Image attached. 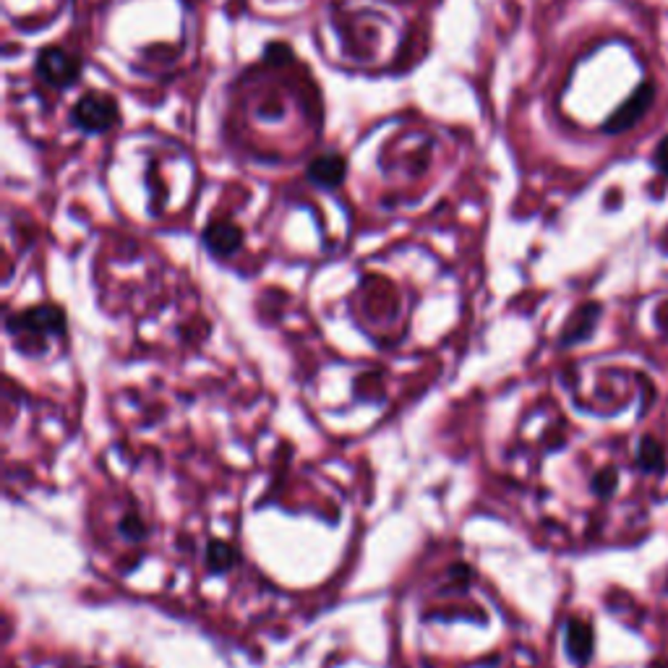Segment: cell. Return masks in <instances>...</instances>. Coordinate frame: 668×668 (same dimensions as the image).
<instances>
[{
	"instance_id": "6da1fadb",
	"label": "cell",
	"mask_w": 668,
	"mask_h": 668,
	"mask_svg": "<svg viewBox=\"0 0 668 668\" xmlns=\"http://www.w3.org/2000/svg\"><path fill=\"white\" fill-rule=\"evenodd\" d=\"M71 120L84 134H105L107 128L118 123V105L105 92H89L74 105Z\"/></svg>"
},
{
	"instance_id": "7a4b0ae2",
	"label": "cell",
	"mask_w": 668,
	"mask_h": 668,
	"mask_svg": "<svg viewBox=\"0 0 668 668\" xmlns=\"http://www.w3.org/2000/svg\"><path fill=\"white\" fill-rule=\"evenodd\" d=\"M37 76L50 87H68L82 76V63L71 52L60 48H48L37 55Z\"/></svg>"
},
{
	"instance_id": "3957f363",
	"label": "cell",
	"mask_w": 668,
	"mask_h": 668,
	"mask_svg": "<svg viewBox=\"0 0 668 668\" xmlns=\"http://www.w3.org/2000/svg\"><path fill=\"white\" fill-rule=\"evenodd\" d=\"M345 173H347V162L345 157L339 154H322L311 162L308 167V178L322 186V189H334L345 181Z\"/></svg>"
},
{
	"instance_id": "5b68a950",
	"label": "cell",
	"mask_w": 668,
	"mask_h": 668,
	"mask_svg": "<svg viewBox=\"0 0 668 668\" xmlns=\"http://www.w3.org/2000/svg\"><path fill=\"white\" fill-rule=\"evenodd\" d=\"M650 97H653V89L650 87H645V89H640V95H634L629 102H626V107L617 113L614 118H611V123H609V128L611 131H619V128H629L645 110H648V102H650Z\"/></svg>"
},
{
	"instance_id": "277c9868",
	"label": "cell",
	"mask_w": 668,
	"mask_h": 668,
	"mask_svg": "<svg viewBox=\"0 0 668 668\" xmlns=\"http://www.w3.org/2000/svg\"><path fill=\"white\" fill-rule=\"evenodd\" d=\"M204 240H206V245L212 248V253L225 256V253H233V251L238 248L243 236H240V230L233 222L220 220V222H212V225L206 228Z\"/></svg>"
},
{
	"instance_id": "8992f818",
	"label": "cell",
	"mask_w": 668,
	"mask_h": 668,
	"mask_svg": "<svg viewBox=\"0 0 668 668\" xmlns=\"http://www.w3.org/2000/svg\"><path fill=\"white\" fill-rule=\"evenodd\" d=\"M658 162H661V167L668 173V139H664V144L658 146Z\"/></svg>"
}]
</instances>
